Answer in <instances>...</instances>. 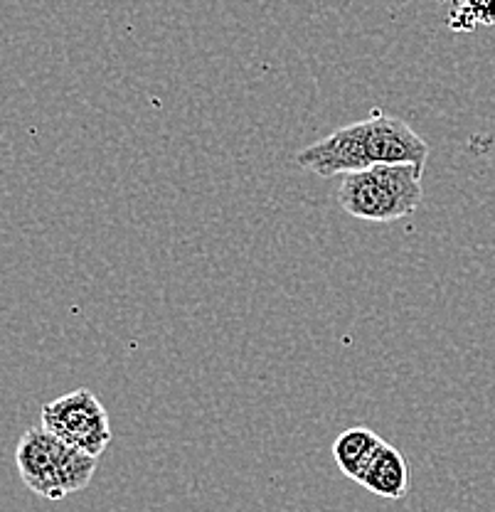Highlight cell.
I'll use <instances>...</instances> for the list:
<instances>
[{
  "instance_id": "4",
  "label": "cell",
  "mask_w": 495,
  "mask_h": 512,
  "mask_svg": "<svg viewBox=\"0 0 495 512\" xmlns=\"http://www.w3.org/2000/svg\"><path fill=\"white\" fill-rule=\"evenodd\" d=\"M40 421L57 439L97 458L106 451L114 436L109 414L92 389H74L65 397L47 402L40 409Z\"/></svg>"
},
{
  "instance_id": "2",
  "label": "cell",
  "mask_w": 495,
  "mask_h": 512,
  "mask_svg": "<svg viewBox=\"0 0 495 512\" xmlns=\"http://www.w3.org/2000/svg\"><path fill=\"white\" fill-rule=\"evenodd\" d=\"M422 170L414 163L353 170L340 175L335 200L358 220L397 222L422 205Z\"/></svg>"
},
{
  "instance_id": "6",
  "label": "cell",
  "mask_w": 495,
  "mask_h": 512,
  "mask_svg": "<svg viewBox=\"0 0 495 512\" xmlns=\"http://www.w3.org/2000/svg\"><path fill=\"white\" fill-rule=\"evenodd\" d=\"M360 485L370 490V493L380 495V498H404L409 490V466L402 453L385 441L380 451H377L372 466L367 468L365 478L360 480Z\"/></svg>"
},
{
  "instance_id": "1",
  "label": "cell",
  "mask_w": 495,
  "mask_h": 512,
  "mask_svg": "<svg viewBox=\"0 0 495 512\" xmlns=\"http://www.w3.org/2000/svg\"><path fill=\"white\" fill-rule=\"evenodd\" d=\"M427 158L429 146L407 121L372 114L370 119L338 128L323 141L303 148L296 153V165L318 178H333L372 165L414 163L424 168Z\"/></svg>"
},
{
  "instance_id": "3",
  "label": "cell",
  "mask_w": 495,
  "mask_h": 512,
  "mask_svg": "<svg viewBox=\"0 0 495 512\" xmlns=\"http://www.w3.org/2000/svg\"><path fill=\"white\" fill-rule=\"evenodd\" d=\"M15 463L23 483L45 500H62L92 483L97 456L65 444L45 426H33L20 436Z\"/></svg>"
},
{
  "instance_id": "5",
  "label": "cell",
  "mask_w": 495,
  "mask_h": 512,
  "mask_svg": "<svg viewBox=\"0 0 495 512\" xmlns=\"http://www.w3.org/2000/svg\"><path fill=\"white\" fill-rule=\"evenodd\" d=\"M385 441L375 434L372 429H365V426H353V429L343 431V434L335 439L333 444V458L335 466L340 468L345 478L360 480L365 478L367 468L375 461L377 451H380Z\"/></svg>"
}]
</instances>
